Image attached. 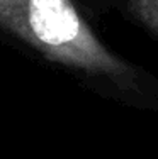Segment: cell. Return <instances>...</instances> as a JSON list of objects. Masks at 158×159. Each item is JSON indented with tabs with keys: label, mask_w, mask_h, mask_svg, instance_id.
<instances>
[{
	"label": "cell",
	"mask_w": 158,
	"mask_h": 159,
	"mask_svg": "<svg viewBox=\"0 0 158 159\" xmlns=\"http://www.w3.org/2000/svg\"><path fill=\"white\" fill-rule=\"evenodd\" d=\"M0 27L53 63L146 97V76L99 39L73 0H0Z\"/></svg>",
	"instance_id": "6da1fadb"
},
{
	"label": "cell",
	"mask_w": 158,
	"mask_h": 159,
	"mask_svg": "<svg viewBox=\"0 0 158 159\" xmlns=\"http://www.w3.org/2000/svg\"><path fill=\"white\" fill-rule=\"evenodd\" d=\"M129 12L146 31L158 37V0H129Z\"/></svg>",
	"instance_id": "7a4b0ae2"
}]
</instances>
